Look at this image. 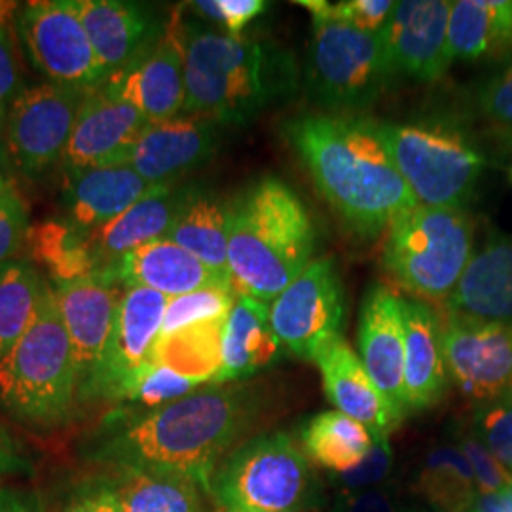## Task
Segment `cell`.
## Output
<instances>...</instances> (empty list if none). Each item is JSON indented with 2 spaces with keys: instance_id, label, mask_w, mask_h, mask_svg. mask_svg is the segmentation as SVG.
Segmentation results:
<instances>
[{
  "instance_id": "41",
  "label": "cell",
  "mask_w": 512,
  "mask_h": 512,
  "mask_svg": "<svg viewBox=\"0 0 512 512\" xmlns=\"http://www.w3.org/2000/svg\"><path fill=\"white\" fill-rule=\"evenodd\" d=\"M475 103L482 120L512 147V59L478 88Z\"/></svg>"
},
{
  "instance_id": "29",
  "label": "cell",
  "mask_w": 512,
  "mask_h": 512,
  "mask_svg": "<svg viewBox=\"0 0 512 512\" xmlns=\"http://www.w3.org/2000/svg\"><path fill=\"white\" fill-rule=\"evenodd\" d=\"M448 48L452 61L512 57V0L452 2Z\"/></svg>"
},
{
  "instance_id": "2",
  "label": "cell",
  "mask_w": 512,
  "mask_h": 512,
  "mask_svg": "<svg viewBox=\"0 0 512 512\" xmlns=\"http://www.w3.org/2000/svg\"><path fill=\"white\" fill-rule=\"evenodd\" d=\"M283 133L319 194L357 236L376 239L420 205L370 120L306 114Z\"/></svg>"
},
{
  "instance_id": "5",
  "label": "cell",
  "mask_w": 512,
  "mask_h": 512,
  "mask_svg": "<svg viewBox=\"0 0 512 512\" xmlns=\"http://www.w3.org/2000/svg\"><path fill=\"white\" fill-rule=\"evenodd\" d=\"M78 374L71 340L46 283L31 327L0 361V406L35 427H57L73 418Z\"/></svg>"
},
{
  "instance_id": "50",
  "label": "cell",
  "mask_w": 512,
  "mask_h": 512,
  "mask_svg": "<svg viewBox=\"0 0 512 512\" xmlns=\"http://www.w3.org/2000/svg\"><path fill=\"white\" fill-rule=\"evenodd\" d=\"M0 512H46V505L35 490L0 486Z\"/></svg>"
},
{
  "instance_id": "4",
  "label": "cell",
  "mask_w": 512,
  "mask_h": 512,
  "mask_svg": "<svg viewBox=\"0 0 512 512\" xmlns=\"http://www.w3.org/2000/svg\"><path fill=\"white\" fill-rule=\"evenodd\" d=\"M317 232L289 184L264 177L230 203L228 272L236 294L274 302L311 262Z\"/></svg>"
},
{
  "instance_id": "25",
  "label": "cell",
  "mask_w": 512,
  "mask_h": 512,
  "mask_svg": "<svg viewBox=\"0 0 512 512\" xmlns=\"http://www.w3.org/2000/svg\"><path fill=\"white\" fill-rule=\"evenodd\" d=\"M446 310L512 329V238L494 234L482 243Z\"/></svg>"
},
{
  "instance_id": "31",
  "label": "cell",
  "mask_w": 512,
  "mask_h": 512,
  "mask_svg": "<svg viewBox=\"0 0 512 512\" xmlns=\"http://www.w3.org/2000/svg\"><path fill=\"white\" fill-rule=\"evenodd\" d=\"M120 512H211L203 492L190 480L145 469H110Z\"/></svg>"
},
{
  "instance_id": "52",
  "label": "cell",
  "mask_w": 512,
  "mask_h": 512,
  "mask_svg": "<svg viewBox=\"0 0 512 512\" xmlns=\"http://www.w3.org/2000/svg\"><path fill=\"white\" fill-rule=\"evenodd\" d=\"M18 2L12 0H0V29L14 23V16L18 12Z\"/></svg>"
},
{
  "instance_id": "30",
  "label": "cell",
  "mask_w": 512,
  "mask_h": 512,
  "mask_svg": "<svg viewBox=\"0 0 512 512\" xmlns=\"http://www.w3.org/2000/svg\"><path fill=\"white\" fill-rule=\"evenodd\" d=\"M228 224L230 203L226 205L213 194L188 188L183 207L165 239L181 245L207 268L230 279Z\"/></svg>"
},
{
  "instance_id": "28",
  "label": "cell",
  "mask_w": 512,
  "mask_h": 512,
  "mask_svg": "<svg viewBox=\"0 0 512 512\" xmlns=\"http://www.w3.org/2000/svg\"><path fill=\"white\" fill-rule=\"evenodd\" d=\"M281 342L277 340L270 306L251 296L238 294L226 315L222 332V368L215 384H232L249 378L258 370L272 365L279 357Z\"/></svg>"
},
{
  "instance_id": "43",
  "label": "cell",
  "mask_w": 512,
  "mask_h": 512,
  "mask_svg": "<svg viewBox=\"0 0 512 512\" xmlns=\"http://www.w3.org/2000/svg\"><path fill=\"white\" fill-rule=\"evenodd\" d=\"M458 448L461 454L471 463V469L475 473L478 494H494L503 492L509 488L512 482L509 473L495 461L494 456L486 450V446L478 440L475 431L458 429L456 433Z\"/></svg>"
},
{
  "instance_id": "47",
  "label": "cell",
  "mask_w": 512,
  "mask_h": 512,
  "mask_svg": "<svg viewBox=\"0 0 512 512\" xmlns=\"http://www.w3.org/2000/svg\"><path fill=\"white\" fill-rule=\"evenodd\" d=\"M61 512H120L114 480L95 476L80 484Z\"/></svg>"
},
{
  "instance_id": "55",
  "label": "cell",
  "mask_w": 512,
  "mask_h": 512,
  "mask_svg": "<svg viewBox=\"0 0 512 512\" xmlns=\"http://www.w3.org/2000/svg\"><path fill=\"white\" fill-rule=\"evenodd\" d=\"M509 494H511V497H512V482H511V484H509Z\"/></svg>"
},
{
  "instance_id": "53",
  "label": "cell",
  "mask_w": 512,
  "mask_h": 512,
  "mask_svg": "<svg viewBox=\"0 0 512 512\" xmlns=\"http://www.w3.org/2000/svg\"><path fill=\"white\" fill-rule=\"evenodd\" d=\"M10 190V186H8V181H6V177L2 175V171H0V196L2 194H6Z\"/></svg>"
},
{
  "instance_id": "35",
  "label": "cell",
  "mask_w": 512,
  "mask_h": 512,
  "mask_svg": "<svg viewBox=\"0 0 512 512\" xmlns=\"http://www.w3.org/2000/svg\"><path fill=\"white\" fill-rule=\"evenodd\" d=\"M416 490L433 512H469L476 495L475 473L458 446L433 448L421 465Z\"/></svg>"
},
{
  "instance_id": "40",
  "label": "cell",
  "mask_w": 512,
  "mask_h": 512,
  "mask_svg": "<svg viewBox=\"0 0 512 512\" xmlns=\"http://www.w3.org/2000/svg\"><path fill=\"white\" fill-rule=\"evenodd\" d=\"M296 4L304 6L311 14V19H334L351 25L366 33L378 35L395 10L393 0H344V2H327V0H298Z\"/></svg>"
},
{
  "instance_id": "14",
  "label": "cell",
  "mask_w": 512,
  "mask_h": 512,
  "mask_svg": "<svg viewBox=\"0 0 512 512\" xmlns=\"http://www.w3.org/2000/svg\"><path fill=\"white\" fill-rule=\"evenodd\" d=\"M444 353L450 380L459 391L482 404L512 393V329L448 313Z\"/></svg>"
},
{
  "instance_id": "17",
  "label": "cell",
  "mask_w": 512,
  "mask_h": 512,
  "mask_svg": "<svg viewBox=\"0 0 512 512\" xmlns=\"http://www.w3.org/2000/svg\"><path fill=\"white\" fill-rule=\"evenodd\" d=\"M184 25L181 10H175L158 44L126 73L107 78L110 88L141 110L150 124L184 112Z\"/></svg>"
},
{
  "instance_id": "3",
  "label": "cell",
  "mask_w": 512,
  "mask_h": 512,
  "mask_svg": "<svg viewBox=\"0 0 512 512\" xmlns=\"http://www.w3.org/2000/svg\"><path fill=\"white\" fill-rule=\"evenodd\" d=\"M184 114L215 124H247L298 90L291 52L270 40L184 25Z\"/></svg>"
},
{
  "instance_id": "7",
  "label": "cell",
  "mask_w": 512,
  "mask_h": 512,
  "mask_svg": "<svg viewBox=\"0 0 512 512\" xmlns=\"http://www.w3.org/2000/svg\"><path fill=\"white\" fill-rule=\"evenodd\" d=\"M209 497L228 512H304L317 499V478L289 435L270 433L224 458Z\"/></svg>"
},
{
  "instance_id": "23",
  "label": "cell",
  "mask_w": 512,
  "mask_h": 512,
  "mask_svg": "<svg viewBox=\"0 0 512 512\" xmlns=\"http://www.w3.org/2000/svg\"><path fill=\"white\" fill-rule=\"evenodd\" d=\"M313 363L319 366L323 387L330 403L351 420L363 423L372 439H389L399 418L387 404L380 389L366 372L361 357L338 336L317 353Z\"/></svg>"
},
{
  "instance_id": "13",
  "label": "cell",
  "mask_w": 512,
  "mask_h": 512,
  "mask_svg": "<svg viewBox=\"0 0 512 512\" xmlns=\"http://www.w3.org/2000/svg\"><path fill=\"white\" fill-rule=\"evenodd\" d=\"M118 283L101 274L54 287L57 306L73 348L80 403L97 399V387L122 294Z\"/></svg>"
},
{
  "instance_id": "38",
  "label": "cell",
  "mask_w": 512,
  "mask_h": 512,
  "mask_svg": "<svg viewBox=\"0 0 512 512\" xmlns=\"http://www.w3.org/2000/svg\"><path fill=\"white\" fill-rule=\"evenodd\" d=\"M236 298L238 294L232 285H213L194 293L169 298L160 336L173 334L177 330L198 325L203 321L226 317L232 310Z\"/></svg>"
},
{
  "instance_id": "49",
  "label": "cell",
  "mask_w": 512,
  "mask_h": 512,
  "mask_svg": "<svg viewBox=\"0 0 512 512\" xmlns=\"http://www.w3.org/2000/svg\"><path fill=\"white\" fill-rule=\"evenodd\" d=\"M33 473L31 461L25 458L16 439L0 425V476L29 475Z\"/></svg>"
},
{
  "instance_id": "58",
  "label": "cell",
  "mask_w": 512,
  "mask_h": 512,
  "mask_svg": "<svg viewBox=\"0 0 512 512\" xmlns=\"http://www.w3.org/2000/svg\"><path fill=\"white\" fill-rule=\"evenodd\" d=\"M509 175H511V181H512V169H511V173H509Z\"/></svg>"
},
{
  "instance_id": "57",
  "label": "cell",
  "mask_w": 512,
  "mask_h": 512,
  "mask_svg": "<svg viewBox=\"0 0 512 512\" xmlns=\"http://www.w3.org/2000/svg\"><path fill=\"white\" fill-rule=\"evenodd\" d=\"M211 512H228V511H222V509H217V511H211Z\"/></svg>"
},
{
  "instance_id": "46",
  "label": "cell",
  "mask_w": 512,
  "mask_h": 512,
  "mask_svg": "<svg viewBox=\"0 0 512 512\" xmlns=\"http://www.w3.org/2000/svg\"><path fill=\"white\" fill-rule=\"evenodd\" d=\"M403 495L395 484L363 490L357 494H338L329 512H408Z\"/></svg>"
},
{
  "instance_id": "51",
  "label": "cell",
  "mask_w": 512,
  "mask_h": 512,
  "mask_svg": "<svg viewBox=\"0 0 512 512\" xmlns=\"http://www.w3.org/2000/svg\"><path fill=\"white\" fill-rule=\"evenodd\" d=\"M469 512H512V497L509 488L494 494H478Z\"/></svg>"
},
{
  "instance_id": "19",
  "label": "cell",
  "mask_w": 512,
  "mask_h": 512,
  "mask_svg": "<svg viewBox=\"0 0 512 512\" xmlns=\"http://www.w3.org/2000/svg\"><path fill=\"white\" fill-rule=\"evenodd\" d=\"M76 4L107 78L126 73L164 35L165 23L147 4L128 0H76Z\"/></svg>"
},
{
  "instance_id": "44",
  "label": "cell",
  "mask_w": 512,
  "mask_h": 512,
  "mask_svg": "<svg viewBox=\"0 0 512 512\" xmlns=\"http://www.w3.org/2000/svg\"><path fill=\"white\" fill-rule=\"evenodd\" d=\"M29 232L27 205L18 192L8 190L0 196V266L12 260Z\"/></svg>"
},
{
  "instance_id": "24",
  "label": "cell",
  "mask_w": 512,
  "mask_h": 512,
  "mask_svg": "<svg viewBox=\"0 0 512 512\" xmlns=\"http://www.w3.org/2000/svg\"><path fill=\"white\" fill-rule=\"evenodd\" d=\"M406 414L439 403L450 384L439 313L416 298H403Z\"/></svg>"
},
{
  "instance_id": "22",
  "label": "cell",
  "mask_w": 512,
  "mask_h": 512,
  "mask_svg": "<svg viewBox=\"0 0 512 512\" xmlns=\"http://www.w3.org/2000/svg\"><path fill=\"white\" fill-rule=\"evenodd\" d=\"M97 274L109 277L124 289L145 287L167 298H177L213 285H232L230 279L213 272L200 258L169 239L152 241L120 256Z\"/></svg>"
},
{
  "instance_id": "9",
  "label": "cell",
  "mask_w": 512,
  "mask_h": 512,
  "mask_svg": "<svg viewBox=\"0 0 512 512\" xmlns=\"http://www.w3.org/2000/svg\"><path fill=\"white\" fill-rule=\"evenodd\" d=\"M393 78L380 33H366L334 19H313L304 71L313 103L348 116L376 103Z\"/></svg>"
},
{
  "instance_id": "33",
  "label": "cell",
  "mask_w": 512,
  "mask_h": 512,
  "mask_svg": "<svg viewBox=\"0 0 512 512\" xmlns=\"http://www.w3.org/2000/svg\"><path fill=\"white\" fill-rule=\"evenodd\" d=\"M226 317L160 336L150 363L167 366L202 385L215 384L222 368V332Z\"/></svg>"
},
{
  "instance_id": "20",
  "label": "cell",
  "mask_w": 512,
  "mask_h": 512,
  "mask_svg": "<svg viewBox=\"0 0 512 512\" xmlns=\"http://www.w3.org/2000/svg\"><path fill=\"white\" fill-rule=\"evenodd\" d=\"M169 298L145 287L126 289L116 311L109 349L97 387V399H116L122 385L150 363L164 325Z\"/></svg>"
},
{
  "instance_id": "10",
  "label": "cell",
  "mask_w": 512,
  "mask_h": 512,
  "mask_svg": "<svg viewBox=\"0 0 512 512\" xmlns=\"http://www.w3.org/2000/svg\"><path fill=\"white\" fill-rule=\"evenodd\" d=\"M14 23L31 63L50 82L86 92L107 82L76 0L29 2Z\"/></svg>"
},
{
  "instance_id": "1",
  "label": "cell",
  "mask_w": 512,
  "mask_h": 512,
  "mask_svg": "<svg viewBox=\"0 0 512 512\" xmlns=\"http://www.w3.org/2000/svg\"><path fill=\"white\" fill-rule=\"evenodd\" d=\"M251 414L253 401L241 385H202L179 401L114 425L93 444L90 458L110 469L179 476L209 495L215 471Z\"/></svg>"
},
{
  "instance_id": "6",
  "label": "cell",
  "mask_w": 512,
  "mask_h": 512,
  "mask_svg": "<svg viewBox=\"0 0 512 512\" xmlns=\"http://www.w3.org/2000/svg\"><path fill=\"white\" fill-rule=\"evenodd\" d=\"M475 228L465 209L418 205L387 230L382 264L416 300L444 302L475 255Z\"/></svg>"
},
{
  "instance_id": "27",
  "label": "cell",
  "mask_w": 512,
  "mask_h": 512,
  "mask_svg": "<svg viewBox=\"0 0 512 512\" xmlns=\"http://www.w3.org/2000/svg\"><path fill=\"white\" fill-rule=\"evenodd\" d=\"M186 192L188 188H177L175 183L156 184L128 211L92 232L93 255L99 270L147 243L167 238Z\"/></svg>"
},
{
  "instance_id": "56",
  "label": "cell",
  "mask_w": 512,
  "mask_h": 512,
  "mask_svg": "<svg viewBox=\"0 0 512 512\" xmlns=\"http://www.w3.org/2000/svg\"><path fill=\"white\" fill-rule=\"evenodd\" d=\"M408 512H433V511H412V509H410V511Z\"/></svg>"
},
{
  "instance_id": "18",
  "label": "cell",
  "mask_w": 512,
  "mask_h": 512,
  "mask_svg": "<svg viewBox=\"0 0 512 512\" xmlns=\"http://www.w3.org/2000/svg\"><path fill=\"white\" fill-rule=\"evenodd\" d=\"M359 357L399 420L406 416L404 401L403 296L382 283H374L365 294L359 332Z\"/></svg>"
},
{
  "instance_id": "12",
  "label": "cell",
  "mask_w": 512,
  "mask_h": 512,
  "mask_svg": "<svg viewBox=\"0 0 512 512\" xmlns=\"http://www.w3.org/2000/svg\"><path fill=\"white\" fill-rule=\"evenodd\" d=\"M344 315V287L329 256L315 258L270 306L272 329L281 346L311 363L342 336Z\"/></svg>"
},
{
  "instance_id": "54",
  "label": "cell",
  "mask_w": 512,
  "mask_h": 512,
  "mask_svg": "<svg viewBox=\"0 0 512 512\" xmlns=\"http://www.w3.org/2000/svg\"><path fill=\"white\" fill-rule=\"evenodd\" d=\"M6 156V148H4V128L0 126V158Z\"/></svg>"
},
{
  "instance_id": "37",
  "label": "cell",
  "mask_w": 512,
  "mask_h": 512,
  "mask_svg": "<svg viewBox=\"0 0 512 512\" xmlns=\"http://www.w3.org/2000/svg\"><path fill=\"white\" fill-rule=\"evenodd\" d=\"M202 387L200 382L177 374L167 366L147 363L141 366L118 393V401L147 406L148 410L179 401Z\"/></svg>"
},
{
  "instance_id": "39",
  "label": "cell",
  "mask_w": 512,
  "mask_h": 512,
  "mask_svg": "<svg viewBox=\"0 0 512 512\" xmlns=\"http://www.w3.org/2000/svg\"><path fill=\"white\" fill-rule=\"evenodd\" d=\"M473 431L512 478V393L478 404L473 416Z\"/></svg>"
},
{
  "instance_id": "11",
  "label": "cell",
  "mask_w": 512,
  "mask_h": 512,
  "mask_svg": "<svg viewBox=\"0 0 512 512\" xmlns=\"http://www.w3.org/2000/svg\"><path fill=\"white\" fill-rule=\"evenodd\" d=\"M86 95L54 82L19 93L4 124V148L19 173L38 177L63 158Z\"/></svg>"
},
{
  "instance_id": "32",
  "label": "cell",
  "mask_w": 512,
  "mask_h": 512,
  "mask_svg": "<svg viewBox=\"0 0 512 512\" xmlns=\"http://www.w3.org/2000/svg\"><path fill=\"white\" fill-rule=\"evenodd\" d=\"M92 232L74 226L71 220L50 219L29 226V253L42 264L57 283L97 274L99 264L93 255Z\"/></svg>"
},
{
  "instance_id": "36",
  "label": "cell",
  "mask_w": 512,
  "mask_h": 512,
  "mask_svg": "<svg viewBox=\"0 0 512 512\" xmlns=\"http://www.w3.org/2000/svg\"><path fill=\"white\" fill-rule=\"evenodd\" d=\"M46 283L27 260L0 266V361L18 344L37 315Z\"/></svg>"
},
{
  "instance_id": "21",
  "label": "cell",
  "mask_w": 512,
  "mask_h": 512,
  "mask_svg": "<svg viewBox=\"0 0 512 512\" xmlns=\"http://www.w3.org/2000/svg\"><path fill=\"white\" fill-rule=\"evenodd\" d=\"M217 148V124L200 116L148 124L129 154L128 164L148 184L175 183L177 177L205 164Z\"/></svg>"
},
{
  "instance_id": "26",
  "label": "cell",
  "mask_w": 512,
  "mask_h": 512,
  "mask_svg": "<svg viewBox=\"0 0 512 512\" xmlns=\"http://www.w3.org/2000/svg\"><path fill=\"white\" fill-rule=\"evenodd\" d=\"M148 184L129 164L93 167L67 175L63 207L74 226L95 232L120 217L150 192Z\"/></svg>"
},
{
  "instance_id": "42",
  "label": "cell",
  "mask_w": 512,
  "mask_h": 512,
  "mask_svg": "<svg viewBox=\"0 0 512 512\" xmlns=\"http://www.w3.org/2000/svg\"><path fill=\"white\" fill-rule=\"evenodd\" d=\"M393 469V452L389 439H374L372 450L357 467L330 473V482L340 494H357L382 486Z\"/></svg>"
},
{
  "instance_id": "8",
  "label": "cell",
  "mask_w": 512,
  "mask_h": 512,
  "mask_svg": "<svg viewBox=\"0 0 512 512\" xmlns=\"http://www.w3.org/2000/svg\"><path fill=\"white\" fill-rule=\"evenodd\" d=\"M372 128L420 205L465 209L471 202L486 158L461 129L389 122H372Z\"/></svg>"
},
{
  "instance_id": "15",
  "label": "cell",
  "mask_w": 512,
  "mask_h": 512,
  "mask_svg": "<svg viewBox=\"0 0 512 512\" xmlns=\"http://www.w3.org/2000/svg\"><path fill=\"white\" fill-rule=\"evenodd\" d=\"M148 124L141 110L114 92L107 82L88 92L61 158L67 175L93 167L128 164L129 154Z\"/></svg>"
},
{
  "instance_id": "16",
  "label": "cell",
  "mask_w": 512,
  "mask_h": 512,
  "mask_svg": "<svg viewBox=\"0 0 512 512\" xmlns=\"http://www.w3.org/2000/svg\"><path fill=\"white\" fill-rule=\"evenodd\" d=\"M448 0H403L387 19L380 38L395 74L437 82L452 65L448 48Z\"/></svg>"
},
{
  "instance_id": "48",
  "label": "cell",
  "mask_w": 512,
  "mask_h": 512,
  "mask_svg": "<svg viewBox=\"0 0 512 512\" xmlns=\"http://www.w3.org/2000/svg\"><path fill=\"white\" fill-rule=\"evenodd\" d=\"M217 2V19L215 23H220L228 35L239 37L241 31L258 18L268 2L264 0H215Z\"/></svg>"
},
{
  "instance_id": "45",
  "label": "cell",
  "mask_w": 512,
  "mask_h": 512,
  "mask_svg": "<svg viewBox=\"0 0 512 512\" xmlns=\"http://www.w3.org/2000/svg\"><path fill=\"white\" fill-rule=\"evenodd\" d=\"M16 25L0 29V126L4 128L8 110L21 90V65L16 48Z\"/></svg>"
},
{
  "instance_id": "34",
  "label": "cell",
  "mask_w": 512,
  "mask_h": 512,
  "mask_svg": "<svg viewBox=\"0 0 512 512\" xmlns=\"http://www.w3.org/2000/svg\"><path fill=\"white\" fill-rule=\"evenodd\" d=\"M302 444L311 461L340 473L357 467L372 450L374 439L363 423L338 410L313 416L302 429Z\"/></svg>"
}]
</instances>
